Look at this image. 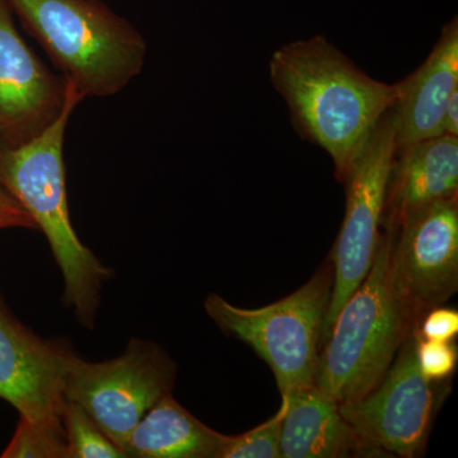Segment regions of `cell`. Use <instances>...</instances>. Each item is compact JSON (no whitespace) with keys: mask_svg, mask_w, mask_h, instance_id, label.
<instances>
[{"mask_svg":"<svg viewBox=\"0 0 458 458\" xmlns=\"http://www.w3.org/2000/svg\"><path fill=\"white\" fill-rule=\"evenodd\" d=\"M282 458L378 456L340 412V403L315 384L282 396Z\"/></svg>","mask_w":458,"mask_h":458,"instance_id":"5bb4252c","label":"cell"},{"mask_svg":"<svg viewBox=\"0 0 458 458\" xmlns=\"http://www.w3.org/2000/svg\"><path fill=\"white\" fill-rule=\"evenodd\" d=\"M176 366L155 343L134 339L113 360L92 363L72 354L65 367V400L78 403L123 452L148 410L171 393ZM125 454V452H123Z\"/></svg>","mask_w":458,"mask_h":458,"instance_id":"8992f818","label":"cell"},{"mask_svg":"<svg viewBox=\"0 0 458 458\" xmlns=\"http://www.w3.org/2000/svg\"><path fill=\"white\" fill-rule=\"evenodd\" d=\"M443 135L458 137V89L454 90L448 101L443 119Z\"/></svg>","mask_w":458,"mask_h":458,"instance_id":"7402d4cb","label":"cell"},{"mask_svg":"<svg viewBox=\"0 0 458 458\" xmlns=\"http://www.w3.org/2000/svg\"><path fill=\"white\" fill-rule=\"evenodd\" d=\"M333 282V265H325L294 293L269 306L241 309L210 294L205 311L222 331L247 344L270 367L285 396L315 384Z\"/></svg>","mask_w":458,"mask_h":458,"instance_id":"5b68a950","label":"cell"},{"mask_svg":"<svg viewBox=\"0 0 458 458\" xmlns=\"http://www.w3.org/2000/svg\"><path fill=\"white\" fill-rule=\"evenodd\" d=\"M228 437L205 426L168 393L140 419L123 452L135 458H219Z\"/></svg>","mask_w":458,"mask_h":458,"instance_id":"9a60e30c","label":"cell"},{"mask_svg":"<svg viewBox=\"0 0 458 458\" xmlns=\"http://www.w3.org/2000/svg\"><path fill=\"white\" fill-rule=\"evenodd\" d=\"M396 153L394 110L385 114L352 168L346 186L345 216L334 246L333 293L328 304L322 345L343 304L369 276L384 221L386 194Z\"/></svg>","mask_w":458,"mask_h":458,"instance_id":"52a82bcc","label":"cell"},{"mask_svg":"<svg viewBox=\"0 0 458 458\" xmlns=\"http://www.w3.org/2000/svg\"><path fill=\"white\" fill-rule=\"evenodd\" d=\"M83 99L71 84L64 110L47 131L22 146H0V183L47 236L64 278V303L83 327L93 328L102 283L113 271L83 245L69 214L65 131Z\"/></svg>","mask_w":458,"mask_h":458,"instance_id":"7a4b0ae2","label":"cell"},{"mask_svg":"<svg viewBox=\"0 0 458 458\" xmlns=\"http://www.w3.org/2000/svg\"><path fill=\"white\" fill-rule=\"evenodd\" d=\"M73 352L33 334L0 302V399L20 420L65 434V367Z\"/></svg>","mask_w":458,"mask_h":458,"instance_id":"30bf717a","label":"cell"},{"mask_svg":"<svg viewBox=\"0 0 458 458\" xmlns=\"http://www.w3.org/2000/svg\"><path fill=\"white\" fill-rule=\"evenodd\" d=\"M418 335L408 334L382 381L360 399L340 403V412L378 456H417L432 423L433 382L419 369Z\"/></svg>","mask_w":458,"mask_h":458,"instance_id":"ba28073f","label":"cell"},{"mask_svg":"<svg viewBox=\"0 0 458 458\" xmlns=\"http://www.w3.org/2000/svg\"><path fill=\"white\" fill-rule=\"evenodd\" d=\"M458 334V312L443 307L429 310L421 322L419 337L436 342H452Z\"/></svg>","mask_w":458,"mask_h":458,"instance_id":"ffe728a7","label":"cell"},{"mask_svg":"<svg viewBox=\"0 0 458 458\" xmlns=\"http://www.w3.org/2000/svg\"><path fill=\"white\" fill-rule=\"evenodd\" d=\"M11 228L38 231L32 216L0 183V231Z\"/></svg>","mask_w":458,"mask_h":458,"instance_id":"44dd1931","label":"cell"},{"mask_svg":"<svg viewBox=\"0 0 458 458\" xmlns=\"http://www.w3.org/2000/svg\"><path fill=\"white\" fill-rule=\"evenodd\" d=\"M62 420L68 443L69 458L126 457L106 434L99 429L89 415L73 401H65Z\"/></svg>","mask_w":458,"mask_h":458,"instance_id":"2e32d148","label":"cell"},{"mask_svg":"<svg viewBox=\"0 0 458 458\" xmlns=\"http://www.w3.org/2000/svg\"><path fill=\"white\" fill-rule=\"evenodd\" d=\"M399 87V98L393 108L396 150L443 135L445 107L458 89L456 20L445 27L426 62L400 82Z\"/></svg>","mask_w":458,"mask_h":458,"instance_id":"7c38bea8","label":"cell"},{"mask_svg":"<svg viewBox=\"0 0 458 458\" xmlns=\"http://www.w3.org/2000/svg\"><path fill=\"white\" fill-rule=\"evenodd\" d=\"M419 369L430 382H442L454 375L457 366V351L452 342H436L418 336Z\"/></svg>","mask_w":458,"mask_h":458,"instance_id":"d6986e66","label":"cell"},{"mask_svg":"<svg viewBox=\"0 0 458 458\" xmlns=\"http://www.w3.org/2000/svg\"><path fill=\"white\" fill-rule=\"evenodd\" d=\"M457 195L458 137L439 135L409 144L394 153L382 222L393 231L412 210Z\"/></svg>","mask_w":458,"mask_h":458,"instance_id":"4fadbf2b","label":"cell"},{"mask_svg":"<svg viewBox=\"0 0 458 458\" xmlns=\"http://www.w3.org/2000/svg\"><path fill=\"white\" fill-rule=\"evenodd\" d=\"M390 232L394 285L410 315L447 302L458 288L457 198L412 210Z\"/></svg>","mask_w":458,"mask_h":458,"instance_id":"9c48e42d","label":"cell"},{"mask_svg":"<svg viewBox=\"0 0 458 458\" xmlns=\"http://www.w3.org/2000/svg\"><path fill=\"white\" fill-rule=\"evenodd\" d=\"M391 250L393 234L381 233L369 276L343 304L319 352L315 385L339 403L372 391L408 336L411 315L394 285Z\"/></svg>","mask_w":458,"mask_h":458,"instance_id":"277c9868","label":"cell"},{"mask_svg":"<svg viewBox=\"0 0 458 458\" xmlns=\"http://www.w3.org/2000/svg\"><path fill=\"white\" fill-rule=\"evenodd\" d=\"M285 401L273 418L240 436H229L219 458H282L280 433Z\"/></svg>","mask_w":458,"mask_h":458,"instance_id":"e0dca14e","label":"cell"},{"mask_svg":"<svg viewBox=\"0 0 458 458\" xmlns=\"http://www.w3.org/2000/svg\"><path fill=\"white\" fill-rule=\"evenodd\" d=\"M69 89L26 44L0 0V146H22L47 131L64 110Z\"/></svg>","mask_w":458,"mask_h":458,"instance_id":"8fae6325","label":"cell"},{"mask_svg":"<svg viewBox=\"0 0 458 458\" xmlns=\"http://www.w3.org/2000/svg\"><path fill=\"white\" fill-rule=\"evenodd\" d=\"M3 458H69L65 434L51 432L44 428L31 426L20 420L16 433Z\"/></svg>","mask_w":458,"mask_h":458,"instance_id":"ac0fdd59","label":"cell"},{"mask_svg":"<svg viewBox=\"0 0 458 458\" xmlns=\"http://www.w3.org/2000/svg\"><path fill=\"white\" fill-rule=\"evenodd\" d=\"M270 80L301 137L322 148L345 182L377 126L399 98V83L373 80L324 36L274 51Z\"/></svg>","mask_w":458,"mask_h":458,"instance_id":"6da1fadb","label":"cell"},{"mask_svg":"<svg viewBox=\"0 0 458 458\" xmlns=\"http://www.w3.org/2000/svg\"><path fill=\"white\" fill-rule=\"evenodd\" d=\"M83 98L122 92L146 64L148 44L101 0H5Z\"/></svg>","mask_w":458,"mask_h":458,"instance_id":"3957f363","label":"cell"}]
</instances>
